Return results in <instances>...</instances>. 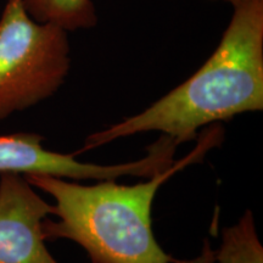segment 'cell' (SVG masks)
Here are the masks:
<instances>
[{"mask_svg":"<svg viewBox=\"0 0 263 263\" xmlns=\"http://www.w3.org/2000/svg\"><path fill=\"white\" fill-rule=\"evenodd\" d=\"M233 5L218 47L192 77L141 112L90 134L73 155L146 132H161L179 145L195 140L200 128L262 111L263 0Z\"/></svg>","mask_w":263,"mask_h":263,"instance_id":"cell-1","label":"cell"},{"mask_svg":"<svg viewBox=\"0 0 263 263\" xmlns=\"http://www.w3.org/2000/svg\"><path fill=\"white\" fill-rule=\"evenodd\" d=\"M200 139L188 156L133 185L116 180L82 185L48 174L25 176L31 185L55 200L52 215L58 221L45 219V239L71 240L87 251L91 263H182L157 242L151 211L157 190L166 180L219 145L222 128L212 127Z\"/></svg>","mask_w":263,"mask_h":263,"instance_id":"cell-2","label":"cell"},{"mask_svg":"<svg viewBox=\"0 0 263 263\" xmlns=\"http://www.w3.org/2000/svg\"><path fill=\"white\" fill-rule=\"evenodd\" d=\"M68 32L33 20L22 0H8L0 17V121L47 100L71 67Z\"/></svg>","mask_w":263,"mask_h":263,"instance_id":"cell-3","label":"cell"},{"mask_svg":"<svg viewBox=\"0 0 263 263\" xmlns=\"http://www.w3.org/2000/svg\"><path fill=\"white\" fill-rule=\"evenodd\" d=\"M44 138L37 133L0 136V173L48 174L59 178L116 180L132 176L151 178L174 163L176 147L166 138L147 146L143 159L112 166L80 162L74 155L55 153L43 146Z\"/></svg>","mask_w":263,"mask_h":263,"instance_id":"cell-4","label":"cell"},{"mask_svg":"<svg viewBox=\"0 0 263 263\" xmlns=\"http://www.w3.org/2000/svg\"><path fill=\"white\" fill-rule=\"evenodd\" d=\"M52 213L25 176L0 173V263H59L43 230Z\"/></svg>","mask_w":263,"mask_h":263,"instance_id":"cell-5","label":"cell"},{"mask_svg":"<svg viewBox=\"0 0 263 263\" xmlns=\"http://www.w3.org/2000/svg\"><path fill=\"white\" fill-rule=\"evenodd\" d=\"M22 4L33 20L66 32L91 28L98 22L91 0H22Z\"/></svg>","mask_w":263,"mask_h":263,"instance_id":"cell-6","label":"cell"},{"mask_svg":"<svg viewBox=\"0 0 263 263\" xmlns=\"http://www.w3.org/2000/svg\"><path fill=\"white\" fill-rule=\"evenodd\" d=\"M213 258L218 263H263V246L250 210L236 224L222 230L221 246Z\"/></svg>","mask_w":263,"mask_h":263,"instance_id":"cell-7","label":"cell"},{"mask_svg":"<svg viewBox=\"0 0 263 263\" xmlns=\"http://www.w3.org/2000/svg\"><path fill=\"white\" fill-rule=\"evenodd\" d=\"M227 2H230V3H232V4H234V3L238 2V0H227Z\"/></svg>","mask_w":263,"mask_h":263,"instance_id":"cell-8","label":"cell"}]
</instances>
